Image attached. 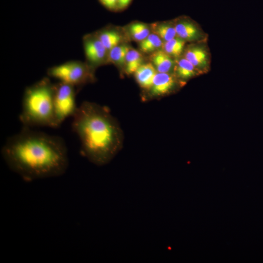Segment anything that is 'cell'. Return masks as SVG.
Here are the masks:
<instances>
[{"label": "cell", "mask_w": 263, "mask_h": 263, "mask_svg": "<svg viewBox=\"0 0 263 263\" xmlns=\"http://www.w3.org/2000/svg\"><path fill=\"white\" fill-rule=\"evenodd\" d=\"M1 154L9 169L28 182L60 176L69 166L61 137L26 127L7 139Z\"/></svg>", "instance_id": "6da1fadb"}, {"label": "cell", "mask_w": 263, "mask_h": 263, "mask_svg": "<svg viewBox=\"0 0 263 263\" xmlns=\"http://www.w3.org/2000/svg\"><path fill=\"white\" fill-rule=\"evenodd\" d=\"M72 118V129L80 141L81 154L97 166L108 164L123 143L122 131L109 109L84 101Z\"/></svg>", "instance_id": "7a4b0ae2"}, {"label": "cell", "mask_w": 263, "mask_h": 263, "mask_svg": "<svg viewBox=\"0 0 263 263\" xmlns=\"http://www.w3.org/2000/svg\"><path fill=\"white\" fill-rule=\"evenodd\" d=\"M55 86L49 77H45L25 88L19 115L23 127H59L54 106Z\"/></svg>", "instance_id": "3957f363"}, {"label": "cell", "mask_w": 263, "mask_h": 263, "mask_svg": "<svg viewBox=\"0 0 263 263\" xmlns=\"http://www.w3.org/2000/svg\"><path fill=\"white\" fill-rule=\"evenodd\" d=\"M48 77L79 89L95 81L94 71L86 62L72 60L52 66L47 70Z\"/></svg>", "instance_id": "277c9868"}, {"label": "cell", "mask_w": 263, "mask_h": 263, "mask_svg": "<svg viewBox=\"0 0 263 263\" xmlns=\"http://www.w3.org/2000/svg\"><path fill=\"white\" fill-rule=\"evenodd\" d=\"M76 94V89L74 86L60 82L56 84L54 106L58 126L75 113L78 108Z\"/></svg>", "instance_id": "5b68a950"}, {"label": "cell", "mask_w": 263, "mask_h": 263, "mask_svg": "<svg viewBox=\"0 0 263 263\" xmlns=\"http://www.w3.org/2000/svg\"><path fill=\"white\" fill-rule=\"evenodd\" d=\"M83 48L87 62L93 70L107 63L108 51L96 34H89L83 38Z\"/></svg>", "instance_id": "8992f818"}, {"label": "cell", "mask_w": 263, "mask_h": 263, "mask_svg": "<svg viewBox=\"0 0 263 263\" xmlns=\"http://www.w3.org/2000/svg\"><path fill=\"white\" fill-rule=\"evenodd\" d=\"M175 76L169 73H159L155 75L152 86L147 92L148 96L154 98L170 93L176 85Z\"/></svg>", "instance_id": "52a82bcc"}, {"label": "cell", "mask_w": 263, "mask_h": 263, "mask_svg": "<svg viewBox=\"0 0 263 263\" xmlns=\"http://www.w3.org/2000/svg\"><path fill=\"white\" fill-rule=\"evenodd\" d=\"M157 73L152 63L142 64L134 73L139 86L147 92L151 88L154 77Z\"/></svg>", "instance_id": "ba28073f"}, {"label": "cell", "mask_w": 263, "mask_h": 263, "mask_svg": "<svg viewBox=\"0 0 263 263\" xmlns=\"http://www.w3.org/2000/svg\"><path fill=\"white\" fill-rule=\"evenodd\" d=\"M150 58L157 72L169 73L173 67V59L163 50H157L152 53Z\"/></svg>", "instance_id": "9c48e42d"}, {"label": "cell", "mask_w": 263, "mask_h": 263, "mask_svg": "<svg viewBox=\"0 0 263 263\" xmlns=\"http://www.w3.org/2000/svg\"><path fill=\"white\" fill-rule=\"evenodd\" d=\"M95 34L108 51L119 45L122 40L120 34L113 30L106 29Z\"/></svg>", "instance_id": "30bf717a"}, {"label": "cell", "mask_w": 263, "mask_h": 263, "mask_svg": "<svg viewBox=\"0 0 263 263\" xmlns=\"http://www.w3.org/2000/svg\"><path fill=\"white\" fill-rule=\"evenodd\" d=\"M177 37L187 41L196 39L199 36V32L196 27L188 21H182L175 25Z\"/></svg>", "instance_id": "8fae6325"}, {"label": "cell", "mask_w": 263, "mask_h": 263, "mask_svg": "<svg viewBox=\"0 0 263 263\" xmlns=\"http://www.w3.org/2000/svg\"><path fill=\"white\" fill-rule=\"evenodd\" d=\"M185 58L197 68L204 67L207 64L206 52L200 47H193L188 48L185 52Z\"/></svg>", "instance_id": "7c38bea8"}, {"label": "cell", "mask_w": 263, "mask_h": 263, "mask_svg": "<svg viewBox=\"0 0 263 263\" xmlns=\"http://www.w3.org/2000/svg\"><path fill=\"white\" fill-rule=\"evenodd\" d=\"M143 58L138 51L130 49L128 52L124 64V70L127 75L133 74L143 64Z\"/></svg>", "instance_id": "4fadbf2b"}, {"label": "cell", "mask_w": 263, "mask_h": 263, "mask_svg": "<svg viewBox=\"0 0 263 263\" xmlns=\"http://www.w3.org/2000/svg\"><path fill=\"white\" fill-rule=\"evenodd\" d=\"M176 75L180 79L185 80L196 75L197 68L186 58L180 59L175 66Z\"/></svg>", "instance_id": "5bb4252c"}, {"label": "cell", "mask_w": 263, "mask_h": 263, "mask_svg": "<svg viewBox=\"0 0 263 263\" xmlns=\"http://www.w3.org/2000/svg\"><path fill=\"white\" fill-rule=\"evenodd\" d=\"M130 48L126 44H119L108 51L107 63L124 65L127 54Z\"/></svg>", "instance_id": "9a60e30c"}, {"label": "cell", "mask_w": 263, "mask_h": 263, "mask_svg": "<svg viewBox=\"0 0 263 263\" xmlns=\"http://www.w3.org/2000/svg\"><path fill=\"white\" fill-rule=\"evenodd\" d=\"M163 45L162 40L155 33L150 34L145 39L140 42L139 48L142 52L153 53Z\"/></svg>", "instance_id": "2e32d148"}, {"label": "cell", "mask_w": 263, "mask_h": 263, "mask_svg": "<svg viewBox=\"0 0 263 263\" xmlns=\"http://www.w3.org/2000/svg\"><path fill=\"white\" fill-rule=\"evenodd\" d=\"M185 44V40L179 37H176L165 42L162 47L163 51L170 56H178L183 52Z\"/></svg>", "instance_id": "e0dca14e"}, {"label": "cell", "mask_w": 263, "mask_h": 263, "mask_svg": "<svg viewBox=\"0 0 263 263\" xmlns=\"http://www.w3.org/2000/svg\"><path fill=\"white\" fill-rule=\"evenodd\" d=\"M154 33L165 42L177 37L175 27L167 24H158L152 25Z\"/></svg>", "instance_id": "ac0fdd59"}, {"label": "cell", "mask_w": 263, "mask_h": 263, "mask_svg": "<svg viewBox=\"0 0 263 263\" xmlns=\"http://www.w3.org/2000/svg\"><path fill=\"white\" fill-rule=\"evenodd\" d=\"M132 38L135 41H141L145 39L150 33L148 26L142 23H134L129 28Z\"/></svg>", "instance_id": "d6986e66"}, {"label": "cell", "mask_w": 263, "mask_h": 263, "mask_svg": "<svg viewBox=\"0 0 263 263\" xmlns=\"http://www.w3.org/2000/svg\"><path fill=\"white\" fill-rule=\"evenodd\" d=\"M132 0H117V11L126 9Z\"/></svg>", "instance_id": "ffe728a7"}]
</instances>
